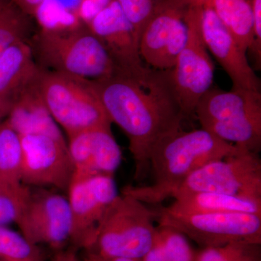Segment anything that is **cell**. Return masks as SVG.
<instances>
[{"label":"cell","mask_w":261,"mask_h":261,"mask_svg":"<svg viewBox=\"0 0 261 261\" xmlns=\"http://www.w3.org/2000/svg\"><path fill=\"white\" fill-rule=\"evenodd\" d=\"M110 120L124 132L135 163V179L149 171V155L161 141L181 130L185 116L171 70L146 65L132 75L90 80Z\"/></svg>","instance_id":"6da1fadb"},{"label":"cell","mask_w":261,"mask_h":261,"mask_svg":"<svg viewBox=\"0 0 261 261\" xmlns=\"http://www.w3.org/2000/svg\"><path fill=\"white\" fill-rule=\"evenodd\" d=\"M67 145L73 166L72 180L113 176L121 165V148L111 128L80 132L68 137Z\"/></svg>","instance_id":"9a60e30c"},{"label":"cell","mask_w":261,"mask_h":261,"mask_svg":"<svg viewBox=\"0 0 261 261\" xmlns=\"http://www.w3.org/2000/svg\"><path fill=\"white\" fill-rule=\"evenodd\" d=\"M155 219V211L121 192L99 221L86 251L102 259H142L153 245Z\"/></svg>","instance_id":"277c9868"},{"label":"cell","mask_w":261,"mask_h":261,"mask_svg":"<svg viewBox=\"0 0 261 261\" xmlns=\"http://www.w3.org/2000/svg\"><path fill=\"white\" fill-rule=\"evenodd\" d=\"M188 7L176 0H164L141 34L139 51L146 65L158 70H171L186 44L189 28Z\"/></svg>","instance_id":"30bf717a"},{"label":"cell","mask_w":261,"mask_h":261,"mask_svg":"<svg viewBox=\"0 0 261 261\" xmlns=\"http://www.w3.org/2000/svg\"><path fill=\"white\" fill-rule=\"evenodd\" d=\"M53 189L30 187L23 212L16 223L31 243L55 251L71 245L73 219L68 197Z\"/></svg>","instance_id":"9c48e42d"},{"label":"cell","mask_w":261,"mask_h":261,"mask_svg":"<svg viewBox=\"0 0 261 261\" xmlns=\"http://www.w3.org/2000/svg\"><path fill=\"white\" fill-rule=\"evenodd\" d=\"M37 29L32 15L15 0H0V57L20 41H29Z\"/></svg>","instance_id":"7402d4cb"},{"label":"cell","mask_w":261,"mask_h":261,"mask_svg":"<svg viewBox=\"0 0 261 261\" xmlns=\"http://www.w3.org/2000/svg\"><path fill=\"white\" fill-rule=\"evenodd\" d=\"M184 6L188 7H202L209 1V0H176Z\"/></svg>","instance_id":"1f68e13d"},{"label":"cell","mask_w":261,"mask_h":261,"mask_svg":"<svg viewBox=\"0 0 261 261\" xmlns=\"http://www.w3.org/2000/svg\"><path fill=\"white\" fill-rule=\"evenodd\" d=\"M22 162L20 136L5 120L0 125V187L15 192L28 187L22 182Z\"/></svg>","instance_id":"ffe728a7"},{"label":"cell","mask_w":261,"mask_h":261,"mask_svg":"<svg viewBox=\"0 0 261 261\" xmlns=\"http://www.w3.org/2000/svg\"><path fill=\"white\" fill-rule=\"evenodd\" d=\"M30 187L15 192L0 187V226L18 222L28 199Z\"/></svg>","instance_id":"484cf974"},{"label":"cell","mask_w":261,"mask_h":261,"mask_svg":"<svg viewBox=\"0 0 261 261\" xmlns=\"http://www.w3.org/2000/svg\"><path fill=\"white\" fill-rule=\"evenodd\" d=\"M156 240L169 261H195L196 255L186 236L174 228L156 226Z\"/></svg>","instance_id":"cb8c5ba5"},{"label":"cell","mask_w":261,"mask_h":261,"mask_svg":"<svg viewBox=\"0 0 261 261\" xmlns=\"http://www.w3.org/2000/svg\"><path fill=\"white\" fill-rule=\"evenodd\" d=\"M0 261H47L39 245L8 226H0Z\"/></svg>","instance_id":"603a6c76"},{"label":"cell","mask_w":261,"mask_h":261,"mask_svg":"<svg viewBox=\"0 0 261 261\" xmlns=\"http://www.w3.org/2000/svg\"><path fill=\"white\" fill-rule=\"evenodd\" d=\"M67 193L73 219L70 247L87 250L98 224L119 195L116 181L107 175L72 180Z\"/></svg>","instance_id":"7c38bea8"},{"label":"cell","mask_w":261,"mask_h":261,"mask_svg":"<svg viewBox=\"0 0 261 261\" xmlns=\"http://www.w3.org/2000/svg\"><path fill=\"white\" fill-rule=\"evenodd\" d=\"M140 40L146 24L164 0H116Z\"/></svg>","instance_id":"d4e9b609"},{"label":"cell","mask_w":261,"mask_h":261,"mask_svg":"<svg viewBox=\"0 0 261 261\" xmlns=\"http://www.w3.org/2000/svg\"><path fill=\"white\" fill-rule=\"evenodd\" d=\"M209 3L239 45L247 53L254 44L253 19L249 0H209Z\"/></svg>","instance_id":"44dd1931"},{"label":"cell","mask_w":261,"mask_h":261,"mask_svg":"<svg viewBox=\"0 0 261 261\" xmlns=\"http://www.w3.org/2000/svg\"><path fill=\"white\" fill-rule=\"evenodd\" d=\"M248 243H230L222 246L207 247L196 255L195 261H231L260 247Z\"/></svg>","instance_id":"4316f807"},{"label":"cell","mask_w":261,"mask_h":261,"mask_svg":"<svg viewBox=\"0 0 261 261\" xmlns=\"http://www.w3.org/2000/svg\"><path fill=\"white\" fill-rule=\"evenodd\" d=\"M257 112H261L260 92L233 87L226 92L211 87L197 103L195 116L205 128Z\"/></svg>","instance_id":"e0dca14e"},{"label":"cell","mask_w":261,"mask_h":261,"mask_svg":"<svg viewBox=\"0 0 261 261\" xmlns=\"http://www.w3.org/2000/svg\"><path fill=\"white\" fill-rule=\"evenodd\" d=\"M231 261H261L260 247H257L255 250L245 254L243 256L239 257Z\"/></svg>","instance_id":"4dcf8cb0"},{"label":"cell","mask_w":261,"mask_h":261,"mask_svg":"<svg viewBox=\"0 0 261 261\" xmlns=\"http://www.w3.org/2000/svg\"><path fill=\"white\" fill-rule=\"evenodd\" d=\"M205 192L261 201V159L258 152L238 146L233 153L207 163L192 173L172 197Z\"/></svg>","instance_id":"52a82bcc"},{"label":"cell","mask_w":261,"mask_h":261,"mask_svg":"<svg viewBox=\"0 0 261 261\" xmlns=\"http://www.w3.org/2000/svg\"><path fill=\"white\" fill-rule=\"evenodd\" d=\"M253 19L254 44L251 53L257 67L260 68L261 60V0H249Z\"/></svg>","instance_id":"83f0119b"},{"label":"cell","mask_w":261,"mask_h":261,"mask_svg":"<svg viewBox=\"0 0 261 261\" xmlns=\"http://www.w3.org/2000/svg\"><path fill=\"white\" fill-rule=\"evenodd\" d=\"M142 261H169L163 251L162 247L154 239V242L150 250L141 259Z\"/></svg>","instance_id":"f546056e"},{"label":"cell","mask_w":261,"mask_h":261,"mask_svg":"<svg viewBox=\"0 0 261 261\" xmlns=\"http://www.w3.org/2000/svg\"><path fill=\"white\" fill-rule=\"evenodd\" d=\"M155 211L160 226L183 233L202 248L230 243L261 244V216L245 213L181 214L161 206Z\"/></svg>","instance_id":"8992f818"},{"label":"cell","mask_w":261,"mask_h":261,"mask_svg":"<svg viewBox=\"0 0 261 261\" xmlns=\"http://www.w3.org/2000/svg\"><path fill=\"white\" fill-rule=\"evenodd\" d=\"M39 72L29 41L8 48L0 57V107L9 114L17 99L36 82Z\"/></svg>","instance_id":"2e32d148"},{"label":"cell","mask_w":261,"mask_h":261,"mask_svg":"<svg viewBox=\"0 0 261 261\" xmlns=\"http://www.w3.org/2000/svg\"><path fill=\"white\" fill-rule=\"evenodd\" d=\"M201 32L207 50L212 53L232 82L233 88L260 92V80L209 1L202 7Z\"/></svg>","instance_id":"5bb4252c"},{"label":"cell","mask_w":261,"mask_h":261,"mask_svg":"<svg viewBox=\"0 0 261 261\" xmlns=\"http://www.w3.org/2000/svg\"><path fill=\"white\" fill-rule=\"evenodd\" d=\"M8 113L6 111H5L3 108L0 107V125L3 123L8 118Z\"/></svg>","instance_id":"836d02e7"},{"label":"cell","mask_w":261,"mask_h":261,"mask_svg":"<svg viewBox=\"0 0 261 261\" xmlns=\"http://www.w3.org/2000/svg\"><path fill=\"white\" fill-rule=\"evenodd\" d=\"M174 199V202L166 207L176 214L245 213L261 216V201L249 200L219 192H197Z\"/></svg>","instance_id":"d6986e66"},{"label":"cell","mask_w":261,"mask_h":261,"mask_svg":"<svg viewBox=\"0 0 261 261\" xmlns=\"http://www.w3.org/2000/svg\"><path fill=\"white\" fill-rule=\"evenodd\" d=\"M82 261H102L100 258H99L98 257L94 256V255H90V254H88L87 256L84 259V260H82Z\"/></svg>","instance_id":"e575fe53"},{"label":"cell","mask_w":261,"mask_h":261,"mask_svg":"<svg viewBox=\"0 0 261 261\" xmlns=\"http://www.w3.org/2000/svg\"><path fill=\"white\" fill-rule=\"evenodd\" d=\"M86 23L106 47L113 62V74H135L145 68L133 27L116 0Z\"/></svg>","instance_id":"4fadbf2b"},{"label":"cell","mask_w":261,"mask_h":261,"mask_svg":"<svg viewBox=\"0 0 261 261\" xmlns=\"http://www.w3.org/2000/svg\"><path fill=\"white\" fill-rule=\"evenodd\" d=\"M29 44L43 70L88 80L106 78L114 72L106 47L85 21L37 29Z\"/></svg>","instance_id":"3957f363"},{"label":"cell","mask_w":261,"mask_h":261,"mask_svg":"<svg viewBox=\"0 0 261 261\" xmlns=\"http://www.w3.org/2000/svg\"><path fill=\"white\" fill-rule=\"evenodd\" d=\"M202 7H190L187 9L188 39L171 70L173 85L185 118L195 116L197 103L212 87L214 82V64L201 32Z\"/></svg>","instance_id":"ba28073f"},{"label":"cell","mask_w":261,"mask_h":261,"mask_svg":"<svg viewBox=\"0 0 261 261\" xmlns=\"http://www.w3.org/2000/svg\"><path fill=\"white\" fill-rule=\"evenodd\" d=\"M6 121L20 136L47 135L65 138L39 94L37 79L17 99Z\"/></svg>","instance_id":"ac0fdd59"},{"label":"cell","mask_w":261,"mask_h":261,"mask_svg":"<svg viewBox=\"0 0 261 261\" xmlns=\"http://www.w3.org/2000/svg\"><path fill=\"white\" fill-rule=\"evenodd\" d=\"M99 258H100V257H99ZM100 259L102 261H142L141 259L127 258V257H115V258Z\"/></svg>","instance_id":"d6a6232c"},{"label":"cell","mask_w":261,"mask_h":261,"mask_svg":"<svg viewBox=\"0 0 261 261\" xmlns=\"http://www.w3.org/2000/svg\"><path fill=\"white\" fill-rule=\"evenodd\" d=\"M238 146L218 138L203 128L176 133L163 139L149 155L153 181L145 186H127L122 193L145 204H160L181 186L192 173L207 163L223 159Z\"/></svg>","instance_id":"7a4b0ae2"},{"label":"cell","mask_w":261,"mask_h":261,"mask_svg":"<svg viewBox=\"0 0 261 261\" xmlns=\"http://www.w3.org/2000/svg\"><path fill=\"white\" fill-rule=\"evenodd\" d=\"M50 261H82L78 255V250L74 247H65L55 251Z\"/></svg>","instance_id":"f1b7e54d"},{"label":"cell","mask_w":261,"mask_h":261,"mask_svg":"<svg viewBox=\"0 0 261 261\" xmlns=\"http://www.w3.org/2000/svg\"><path fill=\"white\" fill-rule=\"evenodd\" d=\"M23 162L22 182L34 188L67 192L73 166L65 138L47 135L20 136Z\"/></svg>","instance_id":"8fae6325"},{"label":"cell","mask_w":261,"mask_h":261,"mask_svg":"<svg viewBox=\"0 0 261 261\" xmlns=\"http://www.w3.org/2000/svg\"><path fill=\"white\" fill-rule=\"evenodd\" d=\"M37 87L48 111L67 137L112 122L90 80L39 68Z\"/></svg>","instance_id":"5b68a950"}]
</instances>
